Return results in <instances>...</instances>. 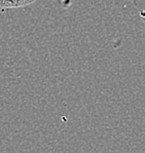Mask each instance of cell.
<instances>
[{"instance_id": "obj_1", "label": "cell", "mask_w": 145, "mask_h": 153, "mask_svg": "<svg viewBox=\"0 0 145 153\" xmlns=\"http://www.w3.org/2000/svg\"><path fill=\"white\" fill-rule=\"evenodd\" d=\"M35 1L36 0H0V7L6 9L24 7L26 5L34 3Z\"/></svg>"}]
</instances>
